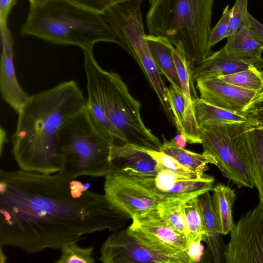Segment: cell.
Returning a JSON list of instances; mask_svg holds the SVG:
<instances>
[{
	"instance_id": "obj_22",
	"label": "cell",
	"mask_w": 263,
	"mask_h": 263,
	"mask_svg": "<svg viewBox=\"0 0 263 263\" xmlns=\"http://www.w3.org/2000/svg\"><path fill=\"white\" fill-rule=\"evenodd\" d=\"M175 158L189 170L199 174H203L209 168L208 164L216 165L215 159L204 152L195 153L177 146L171 140L168 141L163 138L160 151Z\"/></svg>"
},
{
	"instance_id": "obj_19",
	"label": "cell",
	"mask_w": 263,
	"mask_h": 263,
	"mask_svg": "<svg viewBox=\"0 0 263 263\" xmlns=\"http://www.w3.org/2000/svg\"><path fill=\"white\" fill-rule=\"evenodd\" d=\"M206 232V243L212 261L214 263H225L226 245L220 236L212 204V197L207 192L198 197Z\"/></svg>"
},
{
	"instance_id": "obj_4",
	"label": "cell",
	"mask_w": 263,
	"mask_h": 263,
	"mask_svg": "<svg viewBox=\"0 0 263 263\" xmlns=\"http://www.w3.org/2000/svg\"><path fill=\"white\" fill-rule=\"evenodd\" d=\"M20 33L51 44L74 45L82 49L100 42L120 45L115 32L101 14L71 0H50L42 5L30 6Z\"/></svg>"
},
{
	"instance_id": "obj_20",
	"label": "cell",
	"mask_w": 263,
	"mask_h": 263,
	"mask_svg": "<svg viewBox=\"0 0 263 263\" xmlns=\"http://www.w3.org/2000/svg\"><path fill=\"white\" fill-rule=\"evenodd\" d=\"M212 204L219 233L226 235L231 232L234 223L232 207L236 199L234 189L222 183H217L212 190Z\"/></svg>"
},
{
	"instance_id": "obj_2",
	"label": "cell",
	"mask_w": 263,
	"mask_h": 263,
	"mask_svg": "<svg viewBox=\"0 0 263 263\" xmlns=\"http://www.w3.org/2000/svg\"><path fill=\"white\" fill-rule=\"evenodd\" d=\"M87 106L82 90L73 80L30 96L18 112L16 128L11 137L12 154L20 169L59 172L62 162L57 151L58 133L68 118Z\"/></svg>"
},
{
	"instance_id": "obj_39",
	"label": "cell",
	"mask_w": 263,
	"mask_h": 263,
	"mask_svg": "<svg viewBox=\"0 0 263 263\" xmlns=\"http://www.w3.org/2000/svg\"><path fill=\"white\" fill-rule=\"evenodd\" d=\"M159 0H148L149 3L151 6L153 5L154 4H155Z\"/></svg>"
},
{
	"instance_id": "obj_33",
	"label": "cell",
	"mask_w": 263,
	"mask_h": 263,
	"mask_svg": "<svg viewBox=\"0 0 263 263\" xmlns=\"http://www.w3.org/2000/svg\"><path fill=\"white\" fill-rule=\"evenodd\" d=\"M246 25L254 37L263 46V24L248 12Z\"/></svg>"
},
{
	"instance_id": "obj_26",
	"label": "cell",
	"mask_w": 263,
	"mask_h": 263,
	"mask_svg": "<svg viewBox=\"0 0 263 263\" xmlns=\"http://www.w3.org/2000/svg\"><path fill=\"white\" fill-rule=\"evenodd\" d=\"M218 78L244 89L263 91V71L253 65L247 69Z\"/></svg>"
},
{
	"instance_id": "obj_10",
	"label": "cell",
	"mask_w": 263,
	"mask_h": 263,
	"mask_svg": "<svg viewBox=\"0 0 263 263\" xmlns=\"http://www.w3.org/2000/svg\"><path fill=\"white\" fill-rule=\"evenodd\" d=\"M104 190L107 200L131 218L156 209L159 203L126 173L111 172L107 174L105 176Z\"/></svg>"
},
{
	"instance_id": "obj_11",
	"label": "cell",
	"mask_w": 263,
	"mask_h": 263,
	"mask_svg": "<svg viewBox=\"0 0 263 263\" xmlns=\"http://www.w3.org/2000/svg\"><path fill=\"white\" fill-rule=\"evenodd\" d=\"M196 83L200 99L233 112L247 114L263 102V91L244 89L218 77L201 80Z\"/></svg>"
},
{
	"instance_id": "obj_32",
	"label": "cell",
	"mask_w": 263,
	"mask_h": 263,
	"mask_svg": "<svg viewBox=\"0 0 263 263\" xmlns=\"http://www.w3.org/2000/svg\"><path fill=\"white\" fill-rule=\"evenodd\" d=\"M85 8L100 14H102L107 9L116 4L127 0H71Z\"/></svg>"
},
{
	"instance_id": "obj_37",
	"label": "cell",
	"mask_w": 263,
	"mask_h": 263,
	"mask_svg": "<svg viewBox=\"0 0 263 263\" xmlns=\"http://www.w3.org/2000/svg\"><path fill=\"white\" fill-rule=\"evenodd\" d=\"M172 140L177 146L182 148L185 147L186 143L187 142L185 136L180 133L175 136Z\"/></svg>"
},
{
	"instance_id": "obj_29",
	"label": "cell",
	"mask_w": 263,
	"mask_h": 263,
	"mask_svg": "<svg viewBox=\"0 0 263 263\" xmlns=\"http://www.w3.org/2000/svg\"><path fill=\"white\" fill-rule=\"evenodd\" d=\"M166 93L174 117L175 126L179 133L182 134V124L184 111V102L183 94L172 85L168 88H166Z\"/></svg>"
},
{
	"instance_id": "obj_8",
	"label": "cell",
	"mask_w": 263,
	"mask_h": 263,
	"mask_svg": "<svg viewBox=\"0 0 263 263\" xmlns=\"http://www.w3.org/2000/svg\"><path fill=\"white\" fill-rule=\"evenodd\" d=\"M99 260L104 263H190L186 251L154 244L128 228L114 232L102 245Z\"/></svg>"
},
{
	"instance_id": "obj_6",
	"label": "cell",
	"mask_w": 263,
	"mask_h": 263,
	"mask_svg": "<svg viewBox=\"0 0 263 263\" xmlns=\"http://www.w3.org/2000/svg\"><path fill=\"white\" fill-rule=\"evenodd\" d=\"M114 145L100 132L87 106L68 118L58 133L57 151L62 162L58 173L74 179L105 177L112 171Z\"/></svg>"
},
{
	"instance_id": "obj_30",
	"label": "cell",
	"mask_w": 263,
	"mask_h": 263,
	"mask_svg": "<svg viewBox=\"0 0 263 263\" xmlns=\"http://www.w3.org/2000/svg\"><path fill=\"white\" fill-rule=\"evenodd\" d=\"M230 15L231 9L227 5L223 9L221 17L210 32L208 44L211 48L223 39L228 37Z\"/></svg>"
},
{
	"instance_id": "obj_13",
	"label": "cell",
	"mask_w": 263,
	"mask_h": 263,
	"mask_svg": "<svg viewBox=\"0 0 263 263\" xmlns=\"http://www.w3.org/2000/svg\"><path fill=\"white\" fill-rule=\"evenodd\" d=\"M173 54L184 102L182 134L185 136L188 143L201 144L199 128L195 119L192 104L193 100L198 98L192 75L193 65L180 49L176 47Z\"/></svg>"
},
{
	"instance_id": "obj_25",
	"label": "cell",
	"mask_w": 263,
	"mask_h": 263,
	"mask_svg": "<svg viewBox=\"0 0 263 263\" xmlns=\"http://www.w3.org/2000/svg\"><path fill=\"white\" fill-rule=\"evenodd\" d=\"M184 207L188 231L187 240L205 242L204 222L198 204V197L187 201L184 203Z\"/></svg>"
},
{
	"instance_id": "obj_3",
	"label": "cell",
	"mask_w": 263,
	"mask_h": 263,
	"mask_svg": "<svg viewBox=\"0 0 263 263\" xmlns=\"http://www.w3.org/2000/svg\"><path fill=\"white\" fill-rule=\"evenodd\" d=\"M92 47L83 49L88 92L87 109L102 134L114 145L132 143L159 151L160 140L140 115L141 105L129 93L120 76L103 69Z\"/></svg>"
},
{
	"instance_id": "obj_35",
	"label": "cell",
	"mask_w": 263,
	"mask_h": 263,
	"mask_svg": "<svg viewBox=\"0 0 263 263\" xmlns=\"http://www.w3.org/2000/svg\"><path fill=\"white\" fill-rule=\"evenodd\" d=\"M17 0H0L1 26H7V19L10 11Z\"/></svg>"
},
{
	"instance_id": "obj_36",
	"label": "cell",
	"mask_w": 263,
	"mask_h": 263,
	"mask_svg": "<svg viewBox=\"0 0 263 263\" xmlns=\"http://www.w3.org/2000/svg\"><path fill=\"white\" fill-rule=\"evenodd\" d=\"M251 121L263 124V103H261L247 112Z\"/></svg>"
},
{
	"instance_id": "obj_31",
	"label": "cell",
	"mask_w": 263,
	"mask_h": 263,
	"mask_svg": "<svg viewBox=\"0 0 263 263\" xmlns=\"http://www.w3.org/2000/svg\"><path fill=\"white\" fill-rule=\"evenodd\" d=\"M248 0H236L231 9L228 36L233 34L246 25L247 20Z\"/></svg>"
},
{
	"instance_id": "obj_17",
	"label": "cell",
	"mask_w": 263,
	"mask_h": 263,
	"mask_svg": "<svg viewBox=\"0 0 263 263\" xmlns=\"http://www.w3.org/2000/svg\"><path fill=\"white\" fill-rule=\"evenodd\" d=\"M227 38L223 48L228 54L263 71V46L254 37L246 25Z\"/></svg>"
},
{
	"instance_id": "obj_15",
	"label": "cell",
	"mask_w": 263,
	"mask_h": 263,
	"mask_svg": "<svg viewBox=\"0 0 263 263\" xmlns=\"http://www.w3.org/2000/svg\"><path fill=\"white\" fill-rule=\"evenodd\" d=\"M110 161L111 172L156 175L160 171L157 162L142 147L129 143L114 145L111 151Z\"/></svg>"
},
{
	"instance_id": "obj_34",
	"label": "cell",
	"mask_w": 263,
	"mask_h": 263,
	"mask_svg": "<svg viewBox=\"0 0 263 263\" xmlns=\"http://www.w3.org/2000/svg\"><path fill=\"white\" fill-rule=\"evenodd\" d=\"M200 241L187 240L186 252L189 258L190 263L200 261L203 254V248Z\"/></svg>"
},
{
	"instance_id": "obj_5",
	"label": "cell",
	"mask_w": 263,
	"mask_h": 263,
	"mask_svg": "<svg viewBox=\"0 0 263 263\" xmlns=\"http://www.w3.org/2000/svg\"><path fill=\"white\" fill-rule=\"evenodd\" d=\"M214 0H159L146 15L149 34L167 39L194 65L212 53L208 40Z\"/></svg>"
},
{
	"instance_id": "obj_38",
	"label": "cell",
	"mask_w": 263,
	"mask_h": 263,
	"mask_svg": "<svg viewBox=\"0 0 263 263\" xmlns=\"http://www.w3.org/2000/svg\"><path fill=\"white\" fill-rule=\"evenodd\" d=\"M30 3V6L42 5L50 0H28Z\"/></svg>"
},
{
	"instance_id": "obj_1",
	"label": "cell",
	"mask_w": 263,
	"mask_h": 263,
	"mask_svg": "<svg viewBox=\"0 0 263 263\" xmlns=\"http://www.w3.org/2000/svg\"><path fill=\"white\" fill-rule=\"evenodd\" d=\"M131 218L74 178L20 169L0 171V248L35 253L87 235L115 232Z\"/></svg>"
},
{
	"instance_id": "obj_12",
	"label": "cell",
	"mask_w": 263,
	"mask_h": 263,
	"mask_svg": "<svg viewBox=\"0 0 263 263\" xmlns=\"http://www.w3.org/2000/svg\"><path fill=\"white\" fill-rule=\"evenodd\" d=\"M2 49L0 67V89L2 98L17 113L30 96L17 81L13 63V42L8 26H1Z\"/></svg>"
},
{
	"instance_id": "obj_23",
	"label": "cell",
	"mask_w": 263,
	"mask_h": 263,
	"mask_svg": "<svg viewBox=\"0 0 263 263\" xmlns=\"http://www.w3.org/2000/svg\"><path fill=\"white\" fill-rule=\"evenodd\" d=\"M193 108L197 125L206 123L251 121L247 114L233 112L211 105L199 97L193 100Z\"/></svg>"
},
{
	"instance_id": "obj_7",
	"label": "cell",
	"mask_w": 263,
	"mask_h": 263,
	"mask_svg": "<svg viewBox=\"0 0 263 263\" xmlns=\"http://www.w3.org/2000/svg\"><path fill=\"white\" fill-rule=\"evenodd\" d=\"M246 123H206L199 127L204 153L212 156L223 177L240 188L255 186Z\"/></svg>"
},
{
	"instance_id": "obj_18",
	"label": "cell",
	"mask_w": 263,
	"mask_h": 263,
	"mask_svg": "<svg viewBox=\"0 0 263 263\" xmlns=\"http://www.w3.org/2000/svg\"><path fill=\"white\" fill-rule=\"evenodd\" d=\"M145 39L151 55L160 72L164 75L172 86L182 92L173 54L175 48L173 44L167 39L154 35H146Z\"/></svg>"
},
{
	"instance_id": "obj_14",
	"label": "cell",
	"mask_w": 263,
	"mask_h": 263,
	"mask_svg": "<svg viewBox=\"0 0 263 263\" xmlns=\"http://www.w3.org/2000/svg\"><path fill=\"white\" fill-rule=\"evenodd\" d=\"M130 227L154 241L177 251H186L187 238L170 226L160 215L157 208L132 218Z\"/></svg>"
},
{
	"instance_id": "obj_28",
	"label": "cell",
	"mask_w": 263,
	"mask_h": 263,
	"mask_svg": "<svg viewBox=\"0 0 263 263\" xmlns=\"http://www.w3.org/2000/svg\"><path fill=\"white\" fill-rule=\"evenodd\" d=\"M78 242L64 245L61 249V254L56 263H94L92 256L93 247L82 248Z\"/></svg>"
},
{
	"instance_id": "obj_24",
	"label": "cell",
	"mask_w": 263,
	"mask_h": 263,
	"mask_svg": "<svg viewBox=\"0 0 263 263\" xmlns=\"http://www.w3.org/2000/svg\"><path fill=\"white\" fill-rule=\"evenodd\" d=\"M184 201L180 199L161 202L157 209L161 217L173 229L187 238L188 231L184 212Z\"/></svg>"
},
{
	"instance_id": "obj_21",
	"label": "cell",
	"mask_w": 263,
	"mask_h": 263,
	"mask_svg": "<svg viewBox=\"0 0 263 263\" xmlns=\"http://www.w3.org/2000/svg\"><path fill=\"white\" fill-rule=\"evenodd\" d=\"M246 134L255 186L259 201L263 203V124L253 121L247 122Z\"/></svg>"
},
{
	"instance_id": "obj_16",
	"label": "cell",
	"mask_w": 263,
	"mask_h": 263,
	"mask_svg": "<svg viewBox=\"0 0 263 263\" xmlns=\"http://www.w3.org/2000/svg\"><path fill=\"white\" fill-rule=\"evenodd\" d=\"M253 65L230 55L223 47L217 51L212 52L206 59L194 65L192 78L194 82H197L201 80L233 74Z\"/></svg>"
},
{
	"instance_id": "obj_27",
	"label": "cell",
	"mask_w": 263,
	"mask_h": 263,
	"mask_svg": "<svg viewBox=\"0 0 263 263\" xmlns=\"http://www.w3.org/2000/svg\"><path fill=\"white\" fill-rule=\"evenodd\" d=\"M142 148L163 168L194 180L202 179L207 175L205 173L199 174L189 170L175 158L162 152Z\"/></svg>"
},
{
	"instance_id": "obj_9",
	"label": "cell",
	"mask_w": 263,
	"mask_h": 263,
	"mask_svg": "<svg viewBox=\"0 0 263 263\" xmlns=\"http://www.w3.org/2000/svg\"><path fill=\"white\" fill-rule=\"evenodd\" d=\"M227 263H263V203L243 215L230 232Z\"/></svg>"
}]
</instances>
